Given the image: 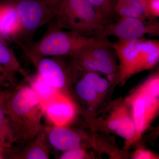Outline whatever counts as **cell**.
Here are the masks:
<instances>
[{"instance_id": "e0dca14e", "label": "cell", "mask_w": 159, "mask_h": 159, "mask_svg": "<svg viewBox=\"0 0 159 159\" xmlns=\"http://www.w3.org/2000/svg\"><path fill=\"white\" fill-rule=\"evenodd\" d=\"M86 72L76 82L74 90L77 97L80 100L88 104H93L97 102L101 96L96 90L88 72Z\"/></svg>"}, {"instance_id": "277c9868", "label": "cell", "mask_w": 159, "mask_h": 159, "mask_svg": "<svg viewBox=\"0 0 159 159\" xmlns=\"http://www.w3.org/2000/svg\"><path fill=\"white\" fill-rule=\"evenodd\" d=\"M53 19L56 28L85 37L99 36L105 26L88 0H65Z\"/></svg>"}, {"instance_id": "3957f363", "label": "cell", "mask_w": 159, "mask_h": 159, "mask_svg": "<svg viewBox=\"0 0 159 159\" xmlns=\"http://www.w3.org/2000/svg\"><path fill=\"white\" fill-rule=\"evenodd\" d=\"M119 60L117 79L121 84L134 74L153 68L159 60V41L143 38L111 43Z\"/></svg>"}, {"instance_id": "8992f818", "label": "cell", "mask_w": 159, "mask_h": 159, "mask_svg": "<svg viewBox=\"0 0 159 159\" xmlns=\"http://www.w3.org/2000/svg\"><path fill=\"white\" fill-rule=\"evenodd\" d=\"M16 10L21 24V31L15 43L20 48L33 42L34 34L53 18L47 7L40 0H7Z\"/></svg>"}, {"instance_id": "d6986e66", "label": "cell", "mask_w": 159, "mask_h": 159, "mask_svg": "<svg viewBox=\"0 0 159 159\" xmlns=\"http://www.w3.org/2000/svg\"><path fill=\"white\" fill-rule=\"evenodd\" d=\"M88 1L93 6L105 25L115 22L117 15L115 9V0Z\"/></svg>"}, {"instance_id": "30bf717a", "label": "cell", "mask_w": 159, "mask_h": 159, "mask_svg": "<svg viewBox=\"0 0 159 159\" xmlns=\"http://www.w3.org/2000/svg\"><path fill=\"white\" fill-rule=\"evenodd\" d=\"M107 127L125 139V148L136 142V129L130 107L126 103L117 106L111 113L107 122Z\"/></svg>"}, {"instance_id": "2e32d148", "label": "cell", "mask_w": 159, "mask_h": 159, "mask_svg": "<svg viewBox=\"0 0 159 159\" xmlns=\"http://www.w3.org/2000/svg\"><path fill=\"white\" fill-rule=\"evenodd\" d=\"M7 93L0 99V145L12 148L16 143L5 105Z\"/></svg>"}, {"instance_id": "8fae6325", "label": "cell", "mask_w": 159, "mask_h": 159, "mask_svg": "<svg viewBox=\"0 0 159 159\" xmlns=\"http://www.w3.org/2000/svg\"><path fill=\"white\" fill-rule=\"evenodd\" d=\"M49 146L63 152L82 147L83 138L82 135L66 125H53L44 128Z\"/></svg>"}, {"instance_id": "52a82bcc", "label": "cell", "mask_w": 159, "mask_h": 159, "mask_svg": "<svg viewBox=\"0 0 159 159\" xmlns=\"http://www.w3.org/2000/svg\"><path fill=\"white\" fill-rule=\"evenodd\" d=\"M146 35L158 36L159 23L155 20L122 17L104 26L99 36H114L118 40L130 41L145 38Z\"/></svg>"}, {"instance_id": "5bb4252c", "label": "cell", "mask_w": 159, "mask_h": 159, "mask_svg": "<svg viewBox=\"0 0 159 159\" xmlns=\"http://www.w3.org/2000/svg\"><path fill=\"white\" fill-rule=\"evenodd\" d=\"M115 9L120 17L151 20L146 11L145 0H115Z\"/></svg>"}, {"instance_id": "6da1fadb", "label": "cell", "mask_w": 159, "mask_h": 159, "mask_svg": "<svg viewBox=\"0 0 159 159\" xmlns=\"http://www.w3.org/2000/svg\"><path fill=\"white\" fill-rule=\"evenodd\" d=\"M5 105L16 143L24 145L44 129L42 103L29 84L7 92Z\"/></svg>"}, {"instance_id": "cb8c5ba5", "label": "cell", "mask_w": 159, "mask_h": 159, "mask_svg": "<svg viewBox=\"0 0 159 159\" xmlns=\"http://www.w3.org/2000/svg\"><path fill=\"white\" fill-rule=\"evenodd\" d=\"M158 157L157 155L150 151L143 148L136 149L132 156V158L134 159H157Z\"/></svg>"}, {"instance_id": "7c38bea8", "label": "cell", "mask_w": 159, "mask_h": 159, "mask_svg": "<svg viewBox=\"0 0 159 159\" xmlns=\"http://www.w3.org/2000/svg\"><path fill=\"white\" fill-rule=\"evenodd\" d=\"M21 31L16 10L7 0H0V38L15 42Z\"/></svg>"}, {"instance_id": "603a6c76", "label": "cell", "mask_w": 159, "mask_h": 159, "mask_svg": "<svg viewBox=\"0 0 159 159\" xmlns=\"http://www.w3.org/2000/svg\"><path fill=\"white\" fill-rule=\"evenodd\" d=\"M47 7L53 18L60 10L65 0H40Z\"/></svg>"}, {"instance_id": "7a4b0ae2", "label": "cell", "mask_w": 159, "mask_h": 159, "mask_svg": "<svg viewBox=\"0 0 159 159\" xmlns=\"http://www.w3.org/2000/svg\"><path fill=\"white\" fill-rule=\"evenodd\" d=\"M37 42L21 48L31 62L43 57L72 56L80 49L91 45L108 42V38L85 37L70 31L57 29L52 24Z\"/></svg>"}, {"instance_id": "4fadbf2b", "label": "cell", "mask_w": 159, "mask_h": 159, "mask_svg": "<svg viewBox=\"0 0 159 159\" xmlns=\"http://www.w3.org/2000/svg\"><path fill=\"white\" fill-rule=\"evenodd\" d=\"M20 150L16 151L11 159H48L50 149L44 129L34 139L25 144Z\"/></svg>"}, {"instance_id": "7402d4cb", "label": "cell", "mask_w": 159, "mask_h": 159, "mask_svg": "<svg viewBox=\"0 0 159 159\" xmlns=\"http://www.w3.org/2000/svg\"><path fill=\"white\" fill-rule=\"evenodd\" d=\"M145 8L150 19L159 17V0H145Z\"/></svg>"}, {"instance_id": "44dd1931", "label": "cell", "mask_w": 159, "mask_h": 159, "mask_svg": "<svg viewBox=\"0 0 159 159\" xmlns=\"http://www.w3.org/2000/svg\"><path fill=\"white\" fill-rule=\"evenodd\" d=\"M87 157L86 151L83 147H77L64 152L60 159H83Z\"/></svg>"}, {"instance_id": "9a60e30c", "label": "cell", "mask_w": 159, "mask_h": 159, "mask_svg": "<svg viewBox=\"0 0 159 159\" xmlns=\"http://www.w3.org/2000/svg\"><path fill=\"white\" fill-rule=\"evenodd\" d=\"M0 66L15 74H19L26 81L30 78L27 71L23 67L14 51L0 38Z\"/></svg>"}, {"instance_id": "9c48e42d", "label": "cell", "mask_w": 159, "mask_h": 159, "mask_svg": "<svg viewBox=\"0 0 159 159\" xmlns=\"http://www.w3.org/2000/svg\"><path fill=\"white\" fill-rule=\"evenodd\" d=\"M45 117L53 125L65 126L75 118L77 108L69 95L59 94L43 104Z\"/></svg>"}, {"instance_id": "ffe728a7", "label": "cell", "mask_w": 159, "mask_h": 159, "mask_svg": "<svg viewBox=\"0 0 159 159\" xmlns=\"http://www.w3.org/2000/svg\"><path fill=\"white\" fill-rule=\"evenodd\" d=\"M16 74L0 66V87L16 85Z\"/></svg>"}, {"instance_id": "5b68a950", "label": "cell", "mask_w": 159, "mask_h": 159, "mask_svg": "<svg viewBox=\"0 0 159 159\" xmlns=\"http://www.w3.org/2000/svg\"><path fill=\"white\" fill-rule=\"evenodd\" d=\"M131 111L137 142L150 126L159 109V72L152 74L125 98Z\"/></svg>"}, {"instance_id": "ba28073f", "label": "cell", "mask_w": 159, "mask_h": 159, "mask_svg": "<svg viewBox=\"0 0 159 159\" xmlns=\"http://www.w3.org/2000/svg\"><path fill=\"white\" fill-rule=\"evenodd\" d=\"M63 56L43 57L32 61L37 74L60 94L68 95L75 75L76 66L73 70L66 65Z\"/></svg>"}, {"instance_id": "ac0fdd59", "label": "cell", "mask_w": 159, "mask_h": 159, "mask_svg": "<svg viewBox=\"0 0 159 159\" xmlns=\"http://www.w3.org/2000/svg\"><path fill=\"white\" fill-rule=\"evenodd\" d=\"M27 82L42 104L48 102L60 94L48 84L38 74L30 76Z\"/></svg>"}, {"instance_id": "d4e9b609", "label": "cell", "mask_w": 159, "mask_h": 159, "mask_svg": "<svg viewBox=\"0 0 159 159\" xmlns=\"http://www.w3.org/2000/svg\"><path fill=\"white\" fill-rule=\"evenodd\" d=\"M6 91H1L0 90V99L6 93Z\"/></svg>"}]
</instances>
